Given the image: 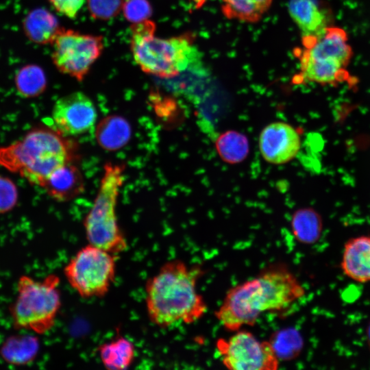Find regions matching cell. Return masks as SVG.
Returning a JSON list of instances; mask_svg holds the SVG:
<instances>
[{"label": "cell", "mask_w": 370, "mask_h": 370, "mask_svg": "<svg viewBox=\"0 0 370 370\" xmlns=\"http://www.w3.org/2000/svg\"><path fill=\"white\" fill-rule=\"evenodd\" d=\"M305 295V289L288 266L275 263L227 291L214 316L227 331L254 325L265 312L287 310Z\"/></svg>", "instance_id": "obj_1"}, {"label": "cell", "mask_w": 370, "mask_h": 370, "mask_svg": "<svg viewBox=\"0 0 370 370\" xmlns=\"http://www.w3.org/2000/svg\"><path fill=\"white\" fill-rule=\"evenodd\" d=\"M203 273L200 266L189 267L177 259L162 264L145 284L149 321L160 328H169L200 319L208 309L197 288Z\"/></svg>", "instance_id": "obj_2"}, {"label": "cell", "mask_w": 370, "mask_h": 370, "mask_svg": "<svg viewBox=\"0 0 370 370\" xmlns=\"http://www.w3.org/2000/svg\"><path fill=\"white\" fill-rule=\"evenodd\" d=\"M71 152L57 130L38 127L0 147V166L42 187L58 168L70 162Z\"/></svg>", "instance_id": "obj_3"}, {"label": "cell", "mask_w": 370, "mask_h": 370, "mask_svg": "<svg viewBox=\"0 0 370 370\" xmlns=\"http://www.w3.org/2000/svg\"><path fill=\"white\" fill-rule=\"evenodd\" d=\"M156 25L147 19L131 27L130 51L145 73L161 78L174 77L199 58L193 36L184 34L170 38L155 35Z\"/></svg>", "instance_id": "obj_4"}, {"label": "cell", "mask_w": 370, "mask_h": 370, "mask_svg": "<svg viewBox=\"0 0 370 370\" xmlns=\"http://www.w3.org/2000/svg\"><path fill=\"white\" fill-rule=\"evenodd\" d=\"M302 44L303 48L295 52L299 72L295 81L330 85L343 79L353 55L344 29L328 26L318 36L303 38Z\"/></svg>", "instance_id": "obj_5"}, {"label": "cell", "mask_w": 370, "mask_h": 370, "mask_svg": "<svg viewBox=\"0 0 370 370\" xmlns=\"http://www.w3.org/2000/svg\"><path fill=\"white\" fill-rule=\"evenodd\" d=\"M123 170L122 165L106 164L96 198L84 221L88 243L115 256L126 251L128 247L116 212L125 179Z\"/></svg>", "instance_id": "obj_6"}, {"label": "cell", "mask_w": 370, "mask_h": 370, "mask_svg": "<svg viewBox=\"0 0 370 370\" xmlns=\"http://www.w3.org/2000/svg\"><path fill=\"white\" fill-rule=\"evenodd\" d=\"M60 284V278L53 273L41 280L21 276L16 297L10 310L14 326L35 334L50 331L62 305Z\"/></svg>", "instance_id": "obj_7"}, {"label": "cell", "mask_w": 370, "mask_h": 370, "mask_svg": "<svg viewBox=\"0 0 370 370\" xmlns=\"http://www.w3.org/2000/svg\"><path fill=\"white\" fill-rule=\"evenodd\" d=\"M116 260V256L88 243L69 260L64 275L81 297H103L115 280Z\"/></svg>", "instance_id": "obj_8"}, {"label": "cell", "mask_w": 370, "mask_h": 370, "mask_svg": "<svg viewBox=\"0 0 370 370\" xmlns=\"http://www.w3.org/2000/svg\"><path fill=\"white\" fill-rule=\"evenodd\" d=\"M52 45L51 59L56 69L77 81L84 79L104 49L102 36L63 28Z\"/></svg>", "instance_id": "obj_9"}, {"label": "cell", "mask_w": 370, "mask_h": 370, "mask_svg": "<svg viewBox=\"0 0 370 370\" xmlns=\"http://www.w3.org/2000/svg\"><path fill=\"white\" fill-rule=\"evenodd\" d=\"M233 332L229 338H220L216 342L218 355L227 369H278L280 359L270 341H260L251 332L242 328Z\"/></svg>", "instance_id": "obj_10"}, {"label": "cell", "mask_w": 370, "mask_h": 370, "mask_svg": "<svg viewBox=\"0 0 370 370\" xmlns=\"http://www.w3.org/2000/svg\"><path fill=\"white\" fill-rule=\"evenodd\" d=\"M51 119L56 130L63 136H77L93 128L97 112L92 99L77 91L58 99L53 105Z\"/></svg>", "instance_id": "obj_11"}, {"label": "cell", "mask_w": 370, "mask_h": 370, "mask_svg": "<svg viewBox=\"0 0 370 370\" xmlns=\"http://www.w3.org/2000/svg\"><path fill=\"white\" fill-rule=\"evenodd\" d=\"M301 147L300 135L292 125L277 121L267 125L259 136V149L269 163L282 164L292 160Z\"/></svg>", "instance_id": "obj_12"}, {"label": "cell", "mask_w": 370, "mask_h": 370, "mask_svg": "<svg viewBox=\"0 0 370 370\" xmlns=\"http://www.w3.org/2000/svg\"><path fill=\"white\" fill-rule=\"evenodd\" d=\"M341 267L355 282H370V236H360L345 243Z\"/></svg>", "instance_id": "obj_13"}, {"label": "cell", "mask_w": 370, "mask_h": 370, "mask_svg": "<svg viewBox=\"0 0 370 370\" xmlns=\"http://www.w3.org/2000/svg\"><path fill=\"white\" fill-rule=\"evenodd\" d=\"M288 13L304 37H316L328 27V18L316 0H289Z\"/></svg>", "instance_id": "obj_14"}, {"label": "cell", "mask_w": 370, "mask_h": 370, "mask_svg": "<svg viewBox=\"0 0 370 370\" xmlns=\"http://www.w3.org/2000/svg\"><path fill=\"white\" fill-rule=\"evenodd\" d=\"M42 187L51 198L65 201L83 190L84 182L79 169L69 162L56 169Z\"/></svg>", "instance_id": "obj_15"}, {"label": "cell", "mask_w": 370, "mask_h": 370, "mask_svg": "<svg viewBox=\"0 0 370 370\" xmlns=\"http://www.w3.org/2000/svg\"><path fill=\"white\" fill-rule=\"evenodd\" d=\"M23 28L28 39L39 45L52 44L62 29L56 17L42 8L33 9L25 16Z\"/></svg>", "instance_id": "obj_16"}, {"label": "cell", "mask_w": 370, "mask_h": 370, "mask_svg": "<svg viewBox=\"0 0 370 370\" xmlns=\"http://www.w3.org/2000/svg\"><path fill=\"white\" fill-rule=\"evenodd\" d=\"M40 342L31 334L12 335L7 338L0 347V356L9 365L21 366L32 363L38 356Z\"/></svg>", "instance_id": "obj_17"}, {"label": "cell", "mask_w": 370, "mask_h": 370, "mask_svg": "<svg viewBox=\"0 0 370 370\" xmlns=\"http://www.w3.org/2000/svg\"><path fill=\"white\" fill-rule=\"evenodd\" d=\"M102 365L108 369L123 370L129 368L134 361L136 351L129 338L118 336L101 344L97 349Z\"/></svg>", "instance_id": "obj_18"}, {"label": "cell", "mask_w": 370, "mask_h": 370, "mask_svg": "<svg viewBox=\"0 0 370 370\" xmlns=\"http://www.w3.org/2000/svg\"><path fill=\"white\" fill-rule=\"evenodd\" d=\"M130 134V125L125 119L110 116L104 118L98 125L96 138L103 149L115 151L127 143Z\"/></svg>", "instance_id": "obj_19"}, {"label": "cell", "mask_w": 370, "mask_h": 370, "mask_svg": "<svg viewBox=\"0 0 370 370\" xmlns=\"http://www.w3.org/2000/svg\"><path fill=\"white\" fill-rule=\"evenodd\" d=\"M291 228L294 236L299 243L312 245L317 243L321 236L322 218L312 208H301L292 217Z\"/></svg>", "instance_id": "obj_20"}, {"label": "cell", "mask_w": 370, "mask_h": 370, "mask_svg": "<svg viewBox=\"0 0 370 370\" xmlns=\"http://www.w3.org/2000/svg\"><path fill=\"white\" fill-rule=\"evenodd\" d=\"M272 2L273 0H222L221 10L228 19L256 23L269 10Z\"/></svg>", "instance_id": "obj_21"}, {"label": "cell", "mask_w": 370, "mask_h": 370, "mask_svg": "<svg viewBox=\"0 0 370 370\" xmlns=\"http://www.w3.org/2000/svg\"><path fill=\"white\" fill-rule=\"evenodd\" d=\"M14 85L21 97L34 98L45 91L47 80L41 67L29 64L17 71L14 76Z\"/></svg>", "instance_id": "obj_22"}, {"label": "cell", "mask_w": 370, "mask_h": 370, "mask_svg": "<svg viewBox=\"0 0 370 370\" xmlns=\"http://www.w3.org/2000/svg\"><path fill=\"white\" fill-rule=\"evenodd\" d=\"M216 147L222 159L230 163L241 162L249 152L247 138L234 131L221 135L217 140Z\"/></svg>", "instance_id": "obj_23"}, {"label": "cell", "mask_w": 370, "mask_h": 370, "mask_svg": "<svg viewBox=\"0 0 370 370\" xmlns=\"http://www.w3.org/2000/svg\"><path fill=\"white\" fill-rule=\"evenodd\" d=\"M280 359L294 358L298 355L301 349L302 341L297 332L284 331L279 333L275 342L270 341Z\"/></svg>", "instance_id": "obj_24"}, {"label": "cell", "mask_w": 370, "mask_h": 370, "mask_svg": "<svg viewBox=\"0 0 370 370\" xmlns=\"http://www.w3.org/2000/svg\"><path fill=\"white\" fill-rule=\"evenodd\" d=\"M124 0H87L90 15L95 19L107 21L122 10Z\"/></svg>", "instance_id": "obj_25"}, {"label": "cell", "mask_w": 370, "mask_h": 370, "mask_svg": "<svg viewBox=\"0 0 370 370\" xmlns=\"http://www.w3.org/2000/svg\"><path fill=\"white\" fill-rule=\"evenodd\" d=\"M122 10L124 17L133 24L149 19L152 14L148 0H124Z\"/></svg>", "instance_id": "obj_26"}, {"label": "cell", "mask_w": 370, "mask_h": 370, "mask_svg": "<svg viewBox=\"0 0 370 370\" xmlns=\"http://www.w3.org/2000/svg\"><path fill=\"white\" fill-rule=\"evenodd\" d=\"M18 199V188L10 178L0 175V214L11 211Z\"/></svg>", "instance_id": "obj_27"}, {"label": "cell", "mask_w": 370, "mask_h": 370, "mask_svg": "<svg viewBox=\"0 0 370 370\" xmlns=\"http://www.w3.org/2000/svg\"><path fill=\"white\" fill-rule=\"evenodd\" d=\"M48 1L57 12L69 18H76L84 3V0Z\"/></svg>", "instance_id": "obj_28"}, {"label": "cell", "mask_w": 370, "mask_h": 370, "mask_svg": "<svg viewBox=\"0 0 370 370\" xmlns=\"http://www.w3.org/2000/svg\"><path fill=\"white\" fill-rule=\"evenodd\" d=\"M191 1L194 3L195 7L196 8H199L202 7L209 0H191Z\"/></svg>", "instance_id": "obj_29"}, {"label": "cell", "mask_w": 370, "mask_h": 370, "mask_svg": "<svg viewBox=\"0 0 370 370\" xmlns=\"http://www.w3.org/2000/svg\"><path fill=\"white\" fill-rule=\"evenodd\" d=\"M367 336H368L369 344L370 345V324H369V328H368Z\"/></svg>", "instance_id": "obj_30"}]
</instances>
